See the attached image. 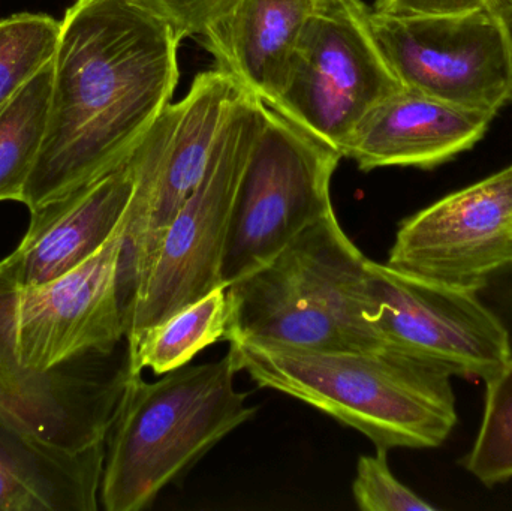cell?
<instances>
[{
  "label": "cell",
  "mask_w": 512,
  "mask_h": 511,
  "mask_svg": "<svg viewBox=\"0 0 512 511\" xmlns=\"http://www.w3.org/2000/svg\"><path fill=\"white\" fill-rule=\"evenodd\" d=\"M511 260L512 165L406 218L385 264L475 291Z\"/></svg>",
  "instance_id": "cell-12"
},
{
  "label": "cell",
  "mask_w": 512,
  "mask_h": 511,
  "mask_svg": "<svg viewBox=\"0 0 512 511\" xmlns=\"http://www.w3.org/2000/svg\"><path fill=\"white\" fill-rule=\"evenodd\" d=\"M59 21L18 12L0 18V107L54 57Z\"/></svg>",
  "instance_id": "cell-20"
},
{
  "label": "cell",
  "mask_w": 512,
  "mask_h": 511,
  "mask_svg": "<svg viewBox=\"0 0 512 511\" xmlns=\"http://www.w3.org/2000/svg\"><path fill=\"white\" fill-rule=\"evenodd\" d=\"M376 39L403 87L496 116L512 101V63L489 9L412 17L370 9Z\"/></svg>",
  "instance_id": "cell-11"
},
{
  "label": "cell",
  "mask_w": 512,
  "mask_h": 511,
  "mask_svg": "<svg viewBox=\"0 0 512 511\" xmlns=\"http://www.w3.org/2000/svg\"><path fill=\"white\" fill-rule=\"evenodd\" d=\"M147 8L167 21L179 38L203 36L221 20L237 0H141Z\"/></svg>",
  "instance_id": "cell-22"
},
{
  "label": "cell",
  "mask_w": 512,
  "mask_h": 511,
  "mask_svg": "<svg viewBox=\"0 0 512 511\" xmlns=\"http://www.w3.org/2000/svg\"><path fill=\"white\" fill-rule=\"evenodd\" d=\"M312 2L315 3V5H316V3L325 2V0H312Z\"/></svg>",
  "instance_id": "cell-26"
},
{
  "label": "cell",
  "mask_w": 512,
  "mask_h": 511,
  "mask_svg": "<svg viewBox=\"0 0 512 511\" xmlns=\"http://www.w3.org/2000/svg\"><path fill=\"white\" fill-rule=\"evenodd\" d=\"M245 90L219 68L201 72L170 102L129 156L134 191L123 218L122 308L152 266L165 231L206 171L219 131Z\"/></svg>",
  "instance_id": "cell-7"
},
{
  "label": "cell",
  "mask_w": 512,
  "mask_h": 511,
  "mask_svg": "<svg viewBox=\"0 0 512 511\" xmlns=\"http://www.w3.org/2000/svg\"><path fill=\"white\" fill-rule=\"evenodd\" d=\"M237 371L366 435L378 450L435 449L456 428L451 375L388 348L310 350L231 341Z\"/></svg>",
  "instance_id": "cell-3"
},
{
  "label": "cell",
  "mask_w": 512,
  "mask_h": 511,
  "mask_svg": "<svg viewBox=\"0 0 512 511\" xmlns=\"http://www.w3.org/2000/svg\"><path fill=\"white\" fill-rule=\"evenodd\" d=\"M387 450L360 456L357 476L352 485L355 503L364 511H433L436 507L403 485L391 473Z\"/></svg>",
  "instance_id": "cell-21"
},
{
  "label": "cell",
  "mask_w": 512,
  "mask_h": 511,
  "mask_svg": "<svg viewBox=\"0 0 512 511\" xmlns=\"http://www.w3.org/2000/svg\"><path fill=\"white\" fill-rule=\"evenodd\" d=\"M367 260L330 213L228 287L225 341L310 350L379 347L364 317Z\"/></svg>",
  "instance_id": "cell-5"
},
{
  "label": "cell",
  "mask_w": 512,
  "mask_h": 511,
  "mask_svg": "<svg viewBox=\"0 0 512 511\" xmlns=\"http://www.w3.org/2000/svg\"><path fill=\"white\" fill-rule=\"evenodd\" d=\"M264 111V102L245 92L228 113L200 183L165 231L149 272L123 309L128 344L222 287L231 215Z\"/></svg>",
  "instance_id": "cell-6"
},
{
  "label": "cell",
  "mask_w": 512,
  "mask_h": 511,
  "mask_svg": "<svg viewBox=\"0 0 512 511\" xmlns=\"http://www.w3.org/2000/svg\"><path fill=\"white\" fill-rule=\"evenodd\" d=\"M490 0H376L373 9L412 17H456L487 8Z\"/></svg>",
  "instance_id": "cell-24"
},
{
  "label": "cell",
  "mask_w": 512,
  "mask_h": 511,
  "mask_svg": "<svg viewBox=\"0 0 512 511\" xmlns=\"http://www.w3.org/2000/svg\"><path fill=\"white\" fill-rule=\"evenodd\" d=\"M122 242L123 221L89 260L45 284H18L0 261L2 425L72 452L107 440L135 374L119 293Z\"/></svg>",
  "instance_id": "cell-1"
},
{
  "label": "cell",
  "mask_w": 512,
  "mask_h": 511,
  "mask_svg": "<svg viewBox=\"0 0 512 511\" xmlns=\"http://www.w3.org/2000/svg\"><path fill=\"white\" fill-rule=\"evenodd\" d=\"M361 0H325L310 14L279 104L271 110L343 156L358 126L403 89Z\"/></svg>",
  "instance_id": "cell-9"
},
{
  "label": "cell",
  "mask_w": 512,
  "mask_h": 511,
  "mask_svg": "<svg viewBox=\"0 0 512 511\" xmlns=\"http://www.w3.org/2000/svg\"><path fill=\"white\" fill-rule=\"evenodd\" d=\"M313 9L312 0H237L201 38L216 68L274 108Z\"/></svg>",
  "instance_id": "cell-15"
},
{
  "label": "cell",
  "mask_w": 512,
  "mask_h": 511,
  "mask_svg": "<svg viewBox=\"0 0 512 511\" xmlns=\"http://www.w3.org/2000/svg\"><path fill=\"white\" fill-rule=\"evenodd\" d=\"M475 294L504 330L512 354V260L490 273Z\"/></svg>",
  "instance_id": "cell-23"
},
{
  "label": "cell",
  "mask_w": 512,
  "mask_h": 511,
  "mask_svg": "<svg viewBox=\"0 0 512 511\" xmlns=\"http://www.w3.org/2000/svg\"><path fill=\"white\" fill-rule=\"evenodd\" d=\"M180 42L141 0H74L66 9L47 131L24 189L30 212L128 161L176 92Z\"/></svg>",
  "instance_id": "cell-2"
},
{
  "label": "cell",
  "mask_w": 512,
  "mask_h": 511,
  "mask_svg": "<svg viewBox=\"0 0 512 511\" xmlns=\"http://www.w3.org/2000/svg\"><path fill=\"white\" fill-rule=\"evenodd\" d=\"M364 317L379 345L451 377H492L510 357L507 336L474 290L367 260Z\"/></svg>",
  "instance_id": "cell-10"
},
{
  "label": "cell",
  "mask_w": 512,
  "mask_h": 511,
  "mask_svg": "<svg viewBox=\"0 0 512 511\" xmlns=\"http://www.w3.org/2000/svg\"><path fill=\"white\" fill-rule=\"evenodd\" d=\"M134 191L129 159L30 212L26 236L2 263L21 285L53 281L89 260L122 224Z\"/></svg>",
  "instance_id": "cell-13"
},
{
  "label": "cell",
  "mask_w": 512,
  "mask_h": 511,
  "mask_svg": "<svg viewBox=\"0 0 512 511\" xmlns=\"http://www.w3.org/2000/svg\"><path fill=\"white\" fill-rule=\"evenodd\" d=\"M483 422L463 467L493 488L512 479V354L486 381Z\"/></svg>",
  "instance_id": "cell-19"
},
{
  "label": "cell",
  "mask_w": 512,
  "mask_h": 511,
  "mask_svg": "<svg viewBox=\"0 0 512 511\" xmlns=\"http://www.w3.org/2000/svg\"><path fill=\"white\" fill-rule=\"evenodd\" d=\"M487 9L492 12L501 26L512 63V0H490Z\"/></svg>",
  "instance_id": "cell-25"
},
{
  "label": "cell",
  "mask_w": 512,
  "mask_h": 511,
  "mask_svg": "<svg viewBox=\"0 0 512 511\" xmlns=\"http://www.w3.org/2000/svg\"><path fill=\"white\" fill-rule=\"evenodd\" d=\"M53 92V59L0 107V201L23 203L41 153Z\"/></svg>",
  "instance_id": "cell-18"
},
{
  "label": "cell",
  "mask_w": 512,
  "mask_h": 511,
  "mask_svg": "<svg viewBox=\"0 0 512 511\" xmlns=\"http://www.w3.org/2000/svg\"><path fill=\"white\" fill-rule=\"evenodd\" d=\"M233 356L182 366L147 383L141 372L126 387L105 440L101 504L140 511L155 503L213 447L255 416L236 389Z\"/></svg>",
  "instance_id": "cell-4"
},
{
  "label": "cell",
  "mask_w": 512,
  "mask_h": 511,
  "mask_svg": "<svg viewBox=\"0 0 512 511\" xmlns=\"http://www.w3.org/2000/svg\"><path fill=\"white\" fill-rule=\"evenodd\" d=\"M342 158L265 105L264 122L231 215L222 287L264 266L304 230L334 212L331 179Z\"/></svg>",
  "instance_id": "cell-8"
},
{
  "label": "cell",
  "mask_w": 512,
  "mask_h": 511,
  "mask_svg": "<svg viewBox=\"0 0 512 511\" xmlns=\"http://www.w3.org/2000/svg\"><path fill=\"white\" fill-rule=\"evenodd\" d=\"M105 443L72 452L0 423V511H95Z\"/></svg>",
  "instance_id": "cell-16"
},
{
  "label": "cell",
  "mask_w": 512,
  "mask_h": 511,
  "mask_svg": "<svg viewBox=\"0 0 512 511\" xmlns=\"http://www.w3.org/2000/svg\"><path fill=\"white\" fill-rule=\"evenodd\" d=\"M230 305L228 288L218 287L197 302L149 327L128 344L132 372L152 369L165 375L189 365L204 348L225 341Z\"/></svg>",
  "instance_id": "cell-17"
},
{
  "label": "cell",
  "mask_w": 512,
  "mask_h": 511,
  "mask_svg": "<svg viewBox=\"0 0 512 511\" xmlns=\"http://www.w3.org/2000/svg\"><path fill=\"white\" fill-rule=\"evenodd\" d=\"M493 117L403 87L361 122L343 158L354 159L363 171L430 170L472 149L486 135Z\"/></svg>",
  "instance_id": "cell-14"
}]
</instances>
